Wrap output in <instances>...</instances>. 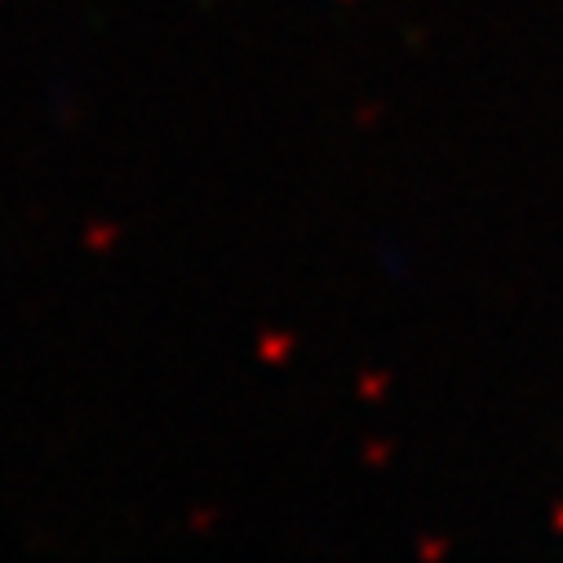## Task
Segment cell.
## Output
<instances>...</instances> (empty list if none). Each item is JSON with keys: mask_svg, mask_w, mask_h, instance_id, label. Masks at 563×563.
Segmentation results:
<instances>
[{"mask_svg": "<svg viewBox=\"0 0 563 563\" xmlns=\"http://www.w3.org/2000/svg\"><path fill=\"white\" fill-rule=\"evenodd\" d=\"M107 240H115V227H93L89 231V249H107Z\"/></svg>", "mask_w": 563, "mask_h": 563, "instance_id": "obj_1", "label": "cell"}]
</instances>
